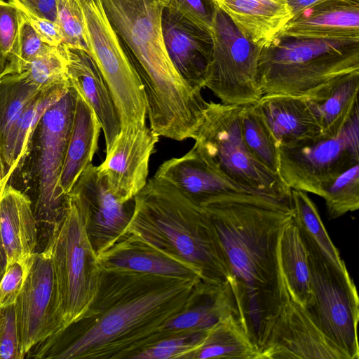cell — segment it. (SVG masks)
<instances>
[{"instance_id": "cell-1", "label": "cell", "mask_w": 359, "mask_h": 359, "mask_svg": "<svg viewBox=\"0 0 359 359\" xmlns=\"http://www.w3.org/2000/svg\"><path fill=\"white\" fill-rule=\"evenodd\" d=\"M201 207L225 254L238 318L260 350L289 296L278 247L283 230L294 219L292 203L243 192L217 197Z\"/></svg>"}, {"instance_id": "cell-24", "label": "cell", "mask_w": 359, "mask_h": 359, "mask_svg": "<svg viewBox=\"0 0 359 359\" xmlns=\"http://www.w3.org/2000/svg\"><path fill=\"white\" fill-rule=\"evenodd\" d=\"M0 236L8 264L27 259L35 253L38 235L31 200L8 184L0 191Z\"/></svg>"}, {"instance_id": "cell-32", "label": "cell", "mask_w": 359, "mask_h": 359, "mask_svg": "<svg viewBox=\"0 0 359 359\" xmlns=\"http://www.w3.org/2000/svg\"><path fill=\"white\" fill-rule=\"evenodd\" d=\"M241 128L250 152L271 172L278 175V145L255 102L245 104L241 114Z\"/></svg>"}, {"instance_id": "cell-25", "label": "cell", "mask_w": 359, "mask_h": 359, "mask_svg": "<svg viewBox=\"0 0 359 359\" xmlns=\"http://www.w3.org/2000/svg\"><path fill=\"white\" fill-rule=\"evenodd\" d=\"M101 130L95 113L77 93L59 181V187L64 196H69L81 173L92 164L98 149Z\"/></svg>"}, {"instance_id": "cell-34", "label": "cell", "mask_w": 359, "mask_h": 359, "mask_svg": "<svg viewBox=\"0 0 359 359\" xmlns=\"http://www.w3.org/2000/svg\"><path fill=\"white\" fill-rule=\"evenodd\" d=\"M19 74L41 91L68 81L67 57L63 44L57 47L50 46Z\"/></svg>"}, {"instance_id": "cell-23", "label": "cell", "mask_w": 359, "mask_h": 359, "mask_svg": "<svg viewBox=\"0 0 359 359\" xmlns=\"http://www.w3.org/2000/svg\"><path fill=\"white\" fill-rule=\"evenodd\" d=\"M241 33L264 47L279 37L294 17L286 0H213Z\"/></svg>"}, {"instance_id": "cell-45", "label": "cell", "mask_w": 359, "mask_h": 359, "mask_svg": "<svg viewBox=\"0 0 359 359\" xmlns=\"http://www.w3.org/2000/svg\"><path fill=\"white\" fill-rule=\"evenodd\" d=\"M294 16L316 4L329 0H286Z\"/></svg>"}, {"instance_id": "cell-43", "label": "cell", "mask_w": 359, "mask_h": 359, "mask_svg": "<svg viewBox=\"0 0 359 359\" xmlns=\"http://www.w3.org/2000/svg\"><path fill=\"white\" fill-rule=\"evenodd\" d=\"M25 13L56 22L57 0H7Z\"/></svg>"}, {"instance_id": "cell-49", "label": "cell", "mask_w": 359, "mask_h": 359, "mask_svg": "<svg viewBox=\"0 0 359 359\" xmlns=\"http://www.w3.org/2000/svg\"><path fill=\"white\" fill-rule=\"evenodd\" d=\"M3 77V75L1 74V73L0 72V80L1 79V78Z\"/></svg>"}, {"instance_id": "cell-9", "label": "cell", "mask_w": 359, "mask_h": 359, "mask_svg": "<svg viewBox=\"0 0 359 359\" xmlns=\"http://www.w3.org/2000/svg\"><path fill=\"white\" fill-rule=\"evenodd\" d=\"M88 52L110 90L121 128L146 124L147 101L141 81L100 0H79Z\"/></svg>"}, {"instance_id": "cell-6", "label": "cell", "mask_w": 359, "mask_h": 359, "mask_svg": "<svg viewBox=\"0 0 359 359\" xmlns=\"http://www.w3.org/2000/svg\"><path fill=\"white\" fill-rule=\"evenodd\" d=\"M245 104L208 102L191 135L194 147L227 180L249 191L291 201V189L250 152L242 133Z\"/></svg>"}, {"instance_id": "cell-11", "label": "cell", "mask_w": 359, "mask_h": 359, "mask_svg": "<svg viewBox=\"0 0 359 359\" xmlns=\"http://www.w3.org/2000/svg\"><path fill=\"white\" fill-rule=\"evenodd\" d=\"M210 32L212 55L204 87L224 104L257 102L262 96L257 79L261 47L247 39L217 5Z\"/></svg>"}, {"instance_id": "cell-46", "label": "cell", "mask_w": 359, "mask_h": 359, "mask_svg": "<svg viewBox=\"0 0 359 359\" xmlns=\"http://www.w3.org/2000/svg\"><path fill=\"white\" fill-rule=\"evenodd\" d=\"M7 266V254L0 236V280L6 271Z\"/></svg>"}, {"instance_id": "cell-18", "label": "cell", "mask_w": 359, "mask_h": 359, "mask_svg": "<svg viewBox=\"0 0 359 359\" xmlns=\"http://www.w3.org/2000/svg\"><path fill=\"white\" fill-rule=\"evenodd\" d=\"M154 177L172 185L200 206L223 195L251 192L227 180L194 146L184 155L165 161Z\"/></svg>"}, {"instance_id": "cell-30", "label": "cell", "mask_w": 359, "mask_h": 359, "mask_svg": "<svg viewBox=\"0 0 359 359\" xmlns=\"http://www.w3.org/2000/svg\"><path fill=\"white\" fill-rule=\"evenodd\" d=\"M205 358L261 359V355L238 316L232 314L208 330L201 345L189 358Z\"/></svg>"}, {"instance_id": "cell-39", "label": "cell", "mask_w": 359, "mask_h": 359, "mask_svg": "<svg viewBox=\"0 0 359 359\" xmlns=\"http://www.w3.org/2000/svg\"><path fill=\"white\" fill-rule=\"evenodd\" d=\"M20 23V11L8 1L0 0V66L2 71L15 50Z\"/></svg>"}, {"instance_id": "cell-3", "label": "cell", "mask_w": 359, "mask_h": 359, "mask_svg": "<svg viewBox=\"0 0 359 359\" xmlns=\"http://www.w3.org/2000/svg\"><path fill=\"white\" fill-rule=\"evenodd\" d=\"M200 278H175L133 292L95 316L81 320L74 337L46 358L132 359L160 341L162 325L190 306L200 294Z\"/></svg>"}, {"instance_id": "cell-10", "label": "cell", "mask_w": 359, "mask_h": 359, "mask_svg": "<svg viewBox=\"0 0 359 359\" xmlns=\"http://www.w3.org/2000/svg\"><path fill=\"white\" fill-rule=\"evenodd\" d=\"M278 149V175L285 184L323 197L336 177L359 163L358 108L337 135Z\"/></svg>"}, {"instance_id": "cell-4", "label": "cell", "mask_w": 359, "mask_h": 359, "mask_svg": "<svg viewBox=\"0 0 359 359\" xmlns=\"http://www.w3.org/2000/svg\"><path fill=\"white\" fill-rule=\"evenodd\" d=\"M127 233L187 262L206 283L229 280L228 262L208 214L163 180L153 177L135 196Z\"/></svg>"}, {"instance_id": "cell-28", "label": "cell", "mask_w": 359, "mask_h": 359, "mask_svg": "<svg viewBox=\"0 0 359 359\" xmlns=\"http://www.w3.org/2000/svg\"><path fill=\"white\" fill-rule=\"evenodd\" d=\"M359 74L341 78L307 97L325 136L337 135L358 108Z\"/></svg>"}, {"instance_id": "cell-40", "label": "cell", "mask_w": 359, "mask_h": 359, "mask_svg": "<svg viewBox=\"0 0 359 359\" xmlns=\"http://www.w3.org/2000/svg\"><path fill=\"white\" fill-rule=\"evenodd\" d=\"M163 8L173 11L203 29L210 31L216 4L213 0H158Z\"/></svg>"}, {"instance_id": "cell-33", "label": "cell", "mask_w": 359, "mask_h": 359, "mask_svg": "<svg viewBox=\"0 0 359 359\" xmlns=\"http://www.w3.org/2000/svg\"><path fill=\"white\" fill-rule=\"evenodd\" d=\"M41 92L20 74L0 80V145L24 110Z\"/></svg>"}, {"instance_id": "cell-12", "label": "cell", "mask_w": 359, "mask_h": 359, "mask_svg": "<svg viewBox=\"0 0 359 359\" xmlns=\"http://www.w3.org/2000/svg\"><path fill=\"white\" fill-rule=\"evenodd\" d=\"M76 91L70 85L63 96L44 113L39 122L36 219L53 229L62 217L68 196L59 181L70 134Z\"/></svg>"}, {"instance_id": "cell-5", "label": "cell", "mask_w": 359, "mask_h": 359, "mask_svg": "<svg viewBox=\"0 0 359 359\" xmlns=\"http://www.w3.org/2000/svg\"><path fill=\"white\" fill-rule=\"evenodd\" d=\"M353 74H359V41L278 37L261 48L258 60L262 95L309 98Z\"/></svg>"}, {"instance_id": "cell-26", "label": "cell", "mask_w": 359, "mask_h": 359, "mask_svg": "<svg viewBox=\"0 0 359 359\" xmlns=\"http://www.w3.org/2000/svg\"><path fill=\"white\" fill-rule=\"evenodd\" d=\"M232 314L238 316L229 283H205L195 302L162 325L159 331L161 340L186 332L208 330Z\"/></svg>"}, {"instance_id": "cell-21", "label": "cell", "mask_w": 359, "mask_h": 359, "mask_svg": "<svg viewBox=\"0 0 359 359\" xmlns=\"http://www.w3.org/2000/svg\"><path fill=\"white\" fill-rule=\"evenodd\" d=\"M63 46L69 82L95 113L107 151L121 131L120 120L109 87L87 50Z\"/></svg>"}, {"instance_id": "cell-7", "label": "cell", "mask_w": 359, "mask_h": 359, "mask_svg": "<svg viewBox=\"0 0 359 359\" xmlns=\"http://www.w3.org/2000/svg\"><path fill=\"white\" fill-rule=\"evenodd\" d=\"M49 241L60 312L65 330L77 323L93 303L102 269L91 243L83 208L72 193Z\"/></svg>"}, {"instance_id": "cell-16", "label": "cell", "mask_w": 359, "mask_h": 359, "mask_svg": "<svg viewBox=\"0 0 359 359\" xmlns=\"http://www.w3.org/2000/svg\"><path fill=\"white\" fill-rule=\"evenodd\" d=\"M159 136L147 125L121 128L103 162L97 165L111 194L121 202L133 199L147 183L149 164Z\"/></svg>"}, {"instance_id": "cell-20", "label": "cell", "mask_w": 359, "mask_h": 359, "mask_svg": "<svg viewBox=\"0 0 359 359\" xmlns=\"http://www.w3.org/2000/svg\"><path fill=\"white\" fill-rule=\"evenodd\" d=\"M255 104L278 147L304 144L324 135L307 97L263 95Z\"/></svg>"}, {"instance_id": "cell-42", "label": "cell", "mask_w": 359, "mask_h": 359, "mask_svg": "<svg viewBox=\"0 0 359 359\" xmlns=\"http://www.w3.org/2000/svg\"><path fill=\"white\" fill-rule=\"evenodd\" d=\"M17 325L15 304L0 309V359L24 358Z\"/></svg>"}, {"instance_id": "cell-13", "label": "cell", "mask_w": 359, "mask_h": 359, "mask_svg": "<svg viewBox=\"0 0 359 359\" xmlns=\"http://www.w3.org/2000/svg\"><path fill=\"white\" fill-rule=\"evenodd\" d=\"M15 309L24 355L34 346L57 337L65 330L49 241L43 251L34 254Z\"/></svg>"}, {"instance_id": "cell-22", "label": "cell", "mask_w": 359, "mask_h": 359, "mask_svg": "<svg viewBox=\"0 0 359 359\" xmlns=\"http://www.w3.org/2000/svg\"><path fill=\"white\" fill-rule=\"evenodd\" d=\"M104 270L130 271L182 278H201L187 262L127 233L111 247L97 255Z\"/></svg>"}, {"instance_id": "cell-2", "label": "cell", "mask_w": 359, "mask_h": 359, "mask_svg": "<svg viewBox=\"0 0 359 359\" xmlns=\"http://www.w3.org/2000/svg\"><path fill=\"white\" fill-rule=\"evenodd\" d=\"M144 88L150 129L176 141L191 138L207 104L171 62L158 0H100Z\"/></svg>"}, {"instance_id": "cell-37", "label": "cell", "mask_w": 359, "mask_h": 359, "mask_svg": "<svg viewBox=\"0 0 359 359\" xmlns=\"http://www.w3.org/2000/svg\"><path fill=\"white\" fill-rule=\"evenodd\" d=\"M50 46L41 39L20 11L17 43L13 54L1 74L4 76L21 73L34 58Z\"/></svg>"}, {"instance_id": "cell-47", "label": "cell", "mask_w": 359, "mask_h": 359, "mask_svg": "<svg viewBox=\"0 0 359 359\" xmlns=\"http://www.w3.org/2000/svg\"><path fill=\"white\" fill-rule=\"evenodd\" d=\"M6 168L3 159L1 149L0 145V183L6 184L7 180L6 178Z\"/></svg>"}, {"instance_id": "cell-27", "label": "cell", "mask_w": 359, "mask_h": 359, "mask_svg": "<svg viewBox=\"0 0 359 359\" xmlns=\"http://www.w3.org/2000/svg\"><path fill=\"white\" fill-rule=\"evenodd\" d=\"M70 86L68 81L41 91L19 116L1 144L7 181L27 155L33 133L44 113Z\"/></svg>"}, {"instance_id": "cell-44", "label": "cell", "mask_w": 359, "mask_h": 359, "mask_svg": "<svg viewBox=\"0 0 359 359\" xmlns=\"http://www.w3.org/2000/svg\"><path fill=\"white\" fill-rule=\"evenodd\" d=\"M22 13L46 44L57 47L62 43V38L56 22L23 12Z\"/></svg>"}, {"instance_id": "cell-8", "label": "cell", "mask_w": 359, "mask_h": 359, "mask_svg": "<svg viewBox=\"0 0 359 359\" xmlns=\"http://www.w3.org/2000/svg\"><path fill=\"white\" fill-rule=\"evenodd\" d=\"M299 229L308 252L313 297V305L306 309L347 359H358L359 299L355 284L347 268L341 269L334 265Z\"/></svg>"}, {"instance_id": "cell-31", "label": "cell", "mask_w": 359, "mask_h": 359, "mask_svg": "<svg viewBox=\"0 0 359 359\" xmlns=\"http://www.w3.org/2000/svg\"><path fill=\"white\" fill-rule=\"evenodd\" d=\"M291 203L294 221L317 245L323 255L337 267L346 268L339 250L333 244L321 220L316 205L306 192L291 189Z\"/></svg>"}, {"instance_id": "cell-36", "label": "cell", "mask_w": 359, "mask_h": 359, "mask_svg": "<svg viewBox=\"0 0 359 359\" xmlns=\"http://www.w3.org/2000/svg\"><path fill=\"white\" fill-rule=\"evenodd\" d=\"M208 330L186 332L160 340L132 359H189L201 345Z\"/></svg>"}, {"instance_id": "cell-14", "label": "cell", "mask_w": 359, "mask_h": 359, "mask_svg": "<svg viewBox=\"0 0 359 359\" xmlns=\"http://www.w3.org/2000/svg\"><path fill=\"white\" fill-rule=\"evenodd\" d=\"M259 351L261 359H347L290 293Z\"/></svg>"}, {"instance_id": "cell-19", "label": "cell", "mask_w": 359, "mask_h": 359, "mask_svg": "<svg viewBox=\"0 0 359 359\" xmlns=\"http://www.w3.org/2000/svg\"><path fill=\"white\" fill-rule=\"evenodd\" d=\"M279 37L359 41V0H329L294 15Z\"/></svg>"}, {"instance_id": "cell-29", "label": "cell", "mask_w": 359, "mask_h": 359, "mask_svg": "<svg viewBox=\"0 0 359 359\" xmlns=\"http://www.w3.org/2000/svg\"><path fill=\"white\" fill-rule=\"evenodd\" d=\"M278 256L289 293L304 307L309 309L313 297L308 252L294 219L280 234Z\"/></svg>"}, {"instance_id": "cell-38", "label": "cell", "mask_w": 359, "mask_h": 359, "mask_svg": "<svg viewBox=\"0 0 359 359\" xmlns=\"http://www.w3.org/2000/svg\"><path fill=\"white\" fill-rule=\"evenodd\" d=\"M56 24L63 44L88 51L83 14L79 0H57Z\"/></svg>"}, {"instance_id": "cell-35", "label": "cell", "mask_w": 359, "mask_h": 359, "mask_svg": "<svg viewBox=\"0 0 359 359\" xmlns=\"http://www.w3.org/2000/svg\"><path fill=\"white\" fill-rule=\"evenodd\" d=\"M327 217L339 218L359 208V163L341 174L325 188L322 197Z\"/></svg>"}, {"instance_id": "cell-48", "label": "cell", "mask_w": 359, "mask_h": 359, "mask_svg": "<svg viewBox=\"0 0 359 359\" xmlns=\"http://www.w3.org/2000/svg\"><path fill=\"white\" fill-rule=\"evenodd\" d=\"M6 184H2V183H0V191L1 190V189L5 186Z\"/></svg>"}, {"instance_id": "cell-17", "label": "cell", "mask_w": 359, "mask_h": 359, "mask_svg": "<svg viewBox=\"0 0 359 359\" xmlns=\"http://www.w3.org/2000/svg\"><path fill=\"white\" fill-rule=\"evenodd\" d=\"M161 29L174 67L189 86L202 90L212 55L210 31L166 8L161 13Z\"/></svg>"}, {"instance_id": "cell-15", "label": "cell", "mask_w": 359, "mask_h": 359, "mask_svg": "<svg viewBox=\"0 0 359 359\" xmlns=\"http://www.w3.org/2000/svg\"><path fill=\"white\" fill-rule=\"evenodd\" d=\"M70 193L83 208L88 237L97 255L126 235L135 198L124 203L118 201L109 191L97 166L88 165Z\"/></svg>"}, {"instance_id": "cell-41", "label": "cell", "mask_w": 359, "mask_h": 359, "mask_svg": "<svg viewBox=\"0 0 359 359\" xmlns=\"http://www.w3.org/2000/svg\"><path fill=\"white\" fill-rule=\"evenodd\" d=\"M33 255L27 259L15 260L8 264L0 280V309L15 304L22 288Z\"/></svg>"}]
</instances>
